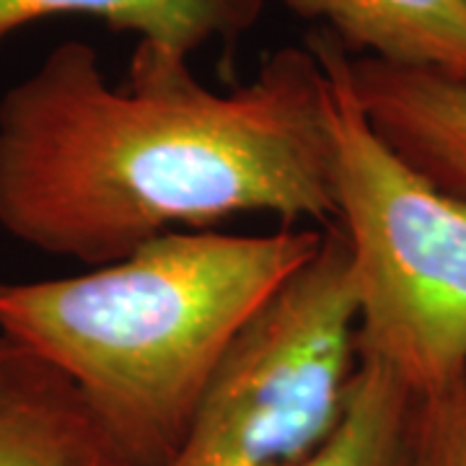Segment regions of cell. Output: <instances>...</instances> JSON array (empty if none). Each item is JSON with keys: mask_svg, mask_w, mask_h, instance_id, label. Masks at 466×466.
I'll list each match as a JSON object with an SVG mask.
<instances>
[{"mask_svg": "<svg viewBox=\"0 0 466 466\" xmlns=\"http://www.w3.org/2000/svg\"><path fill=\"white\" fill-rule=\"evenodd\" d=\"M324 231H171L81 275L0 283V332L76 386L130 466H164L218 370Z\"/></svg>", "mask_w": 466, "mask_h": 466, "instance_id": "2", "label": "cell"}, {"mask_svg": "<svg viewBox=\"0 0 466 466\" xmlns=\"http://www.w3.org/2000/svg\"><path fill=\"white\" fill-rule=\"evenodd\" d=\"M0 466H130L76 386L3 332Z\"/></svg>", "mask_w": 466, "mask_h": 466, "instance_id": "6", "label": "cell"}, {"mask_svg": "<svg viewBox=\"0 0 466 466\" xmlns=\"http://www.w3.org/2000/svg\"><path fill=\"white\" fill-rule=\"evenodd\" d=\"M262 8L265 0H0V42L45 18L91 16L192 57L210 42H236Z\"/></svg>", "mask_w": 466, "mask_h": 466, "instance_id": "8", "label": "cell"}, {"mask_svg": "<svg viewBox=\"0 0 466 466\" xmlns=\"http://www.w3.org/2000/svg\"><path fill=\"white\" fill-rule=\"evenodd\" d=\"M249 213L334 223L329 76L306 45L213 91L146 39L112 86L67 39L0 99V231L24 247L99 267Z\"/></svg>", "mask_w": 466, "mask_h": 466, "instance_id": "1", "label": "cell"}, {"mask_svg": "<svg viewBox=\"0 0 466 466\" xmlns=\"http://www.w3.org/2000/svg\"><path fill=\"white\" fill-rule=\"evenodd\" d=\"M420 466H466V376L420 397Z\"/></svg>", "mask_w": 466, "mask_h": 466, "instance_id": "10", "label": "cell"}, {"mask_svg": "<svg viewBox=\"0 0 466 466\" xmlns=\"http://www.w3.org/2000/svg\"><path fill=\"white\" fill-rule=\"evenodd\" d=\"M358 366V303L345 236L317 257L236 342L164 466H275L329 433Z\"/></svg>", "mask_w": 466, "mask_h": 466, "instance_id": "4", "label": "cell"}, {"mask_svg": "<svg viewBox=\"0 0 466 466\" xmlns=\"http://www.w3.org/2000/svg\"><path fill=\"white\" fill-rule=\"evenodd\" d=\"M350 52L466 84V0H285Z\"/></svg>", "mask_w": 466, "mask_h": 466, "instance_id": "7", "label": "cell"}, {"mask_svg": "<svg viewBox=\"0 0 466 466\" xmlns=\"http://www.w3.org/2000/svg\"><path fill=\"white\" fill-rule=\"evenodd\" d=\"M420 394L370 358H358L342 412L306 453L275 466H420Z\"/></svg>", "mask_w": 466, "mask_h": 466, "instance_id": "9", "label": "cell"}, {"mask_svg": "<svg viewBox=\"0 0 466 466\" xmlns=\"http://www.w3.org/2000/svg\"><path fill=\"white\" fill-rule=\"evenodd\" d=\"M348 73L370 127L435 187L466 198V84L366 55H350Z\"/></svg>", "mask_w": 466, "mask_h": 466, "instance_id": "5", "label": "cell"}, {"mask_svg": "<svg viewBox=\"0 0 466 466\" xmlns=\"http://www.w3.org/2000/svg\"><path fill=\"white\" fill-rule=\"evenodd\" d=\"M306 47L329 76L334 226L358 303V358L420 397L466 376V198L410 167L352 94L350 52L317 26Z\"/></svg>", "mask_w": 466, "mask_h": 466, "instance_id": "3", "label": "cell"}]
</instances>
